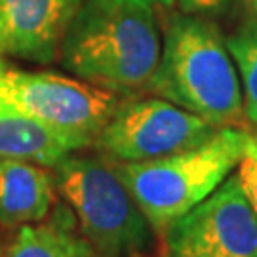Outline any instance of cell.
<instances>
[{"instance_id":"obj_1","label":"cell","mask_w":257,"mask_h":257,"mask_svg":"<svg viewBox=\"0 0 257 257\" xmlns=\"http://www.w3.org/2000/svg\"><path fill=\"white\" fill-rule=\"evenodd\" d=\"M162 54L155 8L114 0H86L59 50L67 71L114 95L151 92Z\"/></svg>"},{"instance_id":"obj_2","label":"cell","mask_w":257,"mask_h":257,"mask_svg":"<svg viewBox=\"0 0 257 257\" xmlns=\"http://www.w3.org/2000/svg\"><path fill=\"white\" fill-rule=\"evenodd\" d=\"M151 92L217 128L244 118L242 84L227 40L196 14L170 18Z\"/></svg>"},{"instance_id":"obj_3","label":"cell","mask_w":257,"mask_h":257,"mask_svg":"<svg viewBox=\"0 0 257 257\" xmlns=\"http://www.w3.org/2000/svg\"><path fill=\"white\" fill-rule=\"evenodd\" d=\"M248 136L249 130L223 126L198 147L145 162H120L114 168L160 236L238 168Z\"/></svg>"},{"instance_id":"obj_4","label":"cell","mask_w":257,"mask_h":257,"mask_svg":"<svg viewBox=\"0 0 257 257\" xmlns=\"http://www.w3.org/2000/svg\"><path fill=\"white\" fill-rule=\"evenodd\" d=\"M54 185L99 257H143L156 234L105 156L67 155L54 166Z\"/></svg>"},{"instance_id":"obj_5","label":"cell","mask_w":257,"mask_h":257,"mask_svg":"<svg viewBox=\"0 0 257 257\" xmlns=\"http://www.w3.org/2000/svg\"><path fill=\"white\" fill-rule=\"evenodd\" d=\"M0 101L63 134L82 151L93 145L118 97L78 78L21 71L0 57Z\"/></svg>"},{"instance_id":"obj_6","label":"cell","mask_w":257,"mask_h":257,"mask_svg":"<svg viewBox=\"0 0 257 257\" xmlns=\"http://www.w3.org/2000/svg\"><path fill=\"white\" fill-rule=\"evenodd\" d=\"M217 126L162 97L118 103L93 147L112 162H145L206 143Z\"/></svg>"},{"instance_id":"obj_7","label":"cell","mask_w":257,"mask_h":257,"mask_svg":"<svg viewBox=\"0 0 257 257\" xmlns=\"http://www.w3.org/2000/svg\"><path fill=\"white\" fill-rule=\"evenodd\" d=\"M164 257H257V215L238 174L164 234Z\"/></svg>"},{"instance_id":"obj_8","label":"cell","mask_w":257,"mask_h":257,"mask_svg":"<svg viewBox=\"0 0 257 257\" xmlns=\"http://www.w3.org/2000/svg\"><path fill=\"white\" fill-rule=\"evenodd\" d=\"M84 0H0V57L48 65Z\"/></svg>"},{"instance_id":"obj_9","label":"cell","mask_w":257,"mask_h":257,"mask_svg":"<svg viewBox=\"0 0 257 257\" xmlns=\"http://www.w3.org/2000/svg\"><path fill=\"white\" fill-rule=\"evenodd\" d=\"M54 189V175L40 164L0 158V227L14 229L46 219Z\"/></svg>"},{"instance_id":"obj_10","label":"cell","mask_w":257,"mask_h":257,"mask_svg":"<svg viewBox=\"0 0 257 257\" xmlns=\"http://www.w3.org/2000/svg\"><path fill=\"white\" fill-rule=\"evenodd\" d=\"M78 145L63 134L40 124L0 101V158H19L54 168Z\"/></svg>"},{"instance_id":"obj_11","label":"cell","mask_w":257,"mask_h":257,"mask_svg":"<svg viewBox=\"0 0 257 257\" xmlns=\"http://www.w3.org/2000/svg\"><path fill=\"white\" fill-rule=\"evenodd\" d=\"M4 257H99L86 240L69 206H55L54 213L33 225L19 227Z\"/></svg>"},{"instance_id":"obj_12","label":"cell","mask_w":257,"mask_h":257,"mask_svg":"<svg viewBox=\"0 0 257 257\" xmlns=\"http://www.w3.org/2000/svg\"><path fill=\"white\" fill-rule=\"evenodd\" d=\"M227 48L238 69L244 116L257 126V18L240 25L227 38Z\"/></svg>"},{"instance_id":"obj_13","label":"cell","mask_w":257,"mask_h":257,"mask_svg":"<svg viewBox=\"0 0 257 257\" xmlns=\"http://www.w3.org/2000/svg\"><path fill=\"white\" fill-rule=\"evenodd\" d=\"M236 174H238L242 187L248 194L249 204L257 215V132H249Z\"/></svg>"},{"instance_id":"obj_14","label":"cell","mask_w":257,"mask_h":257,"mask_svg":"<svg viewBox=\"0 0 257 257\" xmlns=\"http://www.w3.org/2000/svg\"><path fill=\"white\" fill-rule=\"evenodd\" d=\"M179 8L183 14H211L223 10L229 0H177Z\"/></svg>"},{"instance_id":"obj_15","label":"cell","mask_w":257,"mask_h":257,"mask_svg":"<svg viewBox=\"0 0 257 257\" xmlns=\"http://www.w3.org/2000/svg\"><path fill=\"white\" fill-rule=\"evenodd\" d=\"M114 2L138 4V6H147V8H170L175 0H114Z\"/></svg>"},{"instance_id":"obj_16","label":"cell","mask_w":257,"mask_h":257,"mask_svg":"<svg viewBox=\"0 0 257 257\" xmlns=\"http://www.w3.org/2000/svg\"><path fill=\"white\" fill-rule=\"evenodd\" d=\"M246 6H248L249 12L257 18V0H246Z\"/></svg>"},{"instance_id":"obj_17","label":"cell","mask_w":257,"mask_h":257,"mask_svg":"<svg viewBox=\"0 0 257 257\" xmlns=\"http://www.w3.org/2000/svg\"><path fill=\"white\" fill-rule=\"evenodd\" d=\"M0 257H4V251H2V242H0Z\"/></svg>"}]
</instances>
